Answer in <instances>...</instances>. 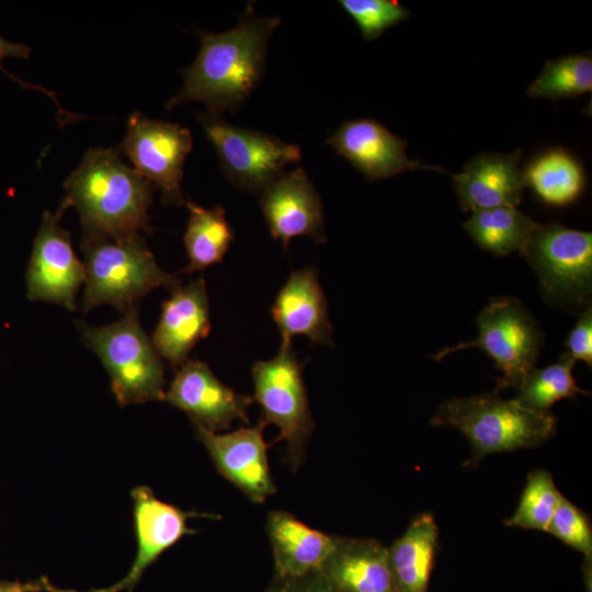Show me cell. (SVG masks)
Instances as JSON below:
<instances>
[{"label":"cell","instance_id":"6da1fadb","mask_svg":"<svg viewBox=\"0 0 592 592\" xmlns=\"http://www.w3.org/2000/svg\"><path fill=\"white\" fill-rule=\"evenodd\" d=\"M280 23V16L250 11L228 31H198V54L181 70L182 87L166 109L196 101L214 114L236 113L262 80L269 41Z\"/></svg>","mask_w":592,"mask_h":592},{"label":"cell","instance_id":"7a4b0ae2","mask_svg":"<svg viewBox=\"0 0 592 592\" xmlns=\"http://www.w3.org/2000/svg\"><path fill=\"white\" fill-rule=\"evenodd\" d=\"M59 208L75 207L83 235L150 234L153 185L128 166L116 148H89L64 183Z\"/></svg>","mask_w":592,"mask_h":592},{"label":"cell","instance_id":"3957f363","mask_svg":"<svg viewBox=\"0 0 592 592\" xmlns=\"http://www.w3.org/2000/svg\"><path fill=\"white\" fill-rule=\"evenodd\" d=\"M430 423L462 432L471 445L467 466L475 468L490 454L537 447L556 430L550 411H536L498 391L444 401Z\"/></svg>","mask_w":592,"mask_h":592},{"label":"cell","instance_id":"277c9868","mask_svg":"<svg viewBox=\"0 0 592 592\" xmlns=\"http://www.w3.org/2000/svg\"><path fill=\"white\" fill-rule=\"evenodd\" d=\"M86 281L82 310L111 305L125 312L158 287L174 289L177 276L162 270L141 235L105 237L83 235Z\"/></svg>","mask_w":592,"mask_h":592},{"label":"cell","instance_id":"5b68a950","mask_svg":"<svg viewBox=\"0 0 592 592\" xmlns=\"http://www.w3.org/2000/svg\"><path fill=\"white\" fill-rule=\"evenodd\" d=\"M83 343L100 358L121 406L164 400V365L139 321L138 307L119 320L92 327L79 323Z\"/></svg>","mask_w":592,"mask_h":592},{"label":"cell","instance_id":"8992f818","mask_svg":"<svg viewBox=\"0 0 592 592\" xmlns=\"http://www.w3.org/2000/svg\"><path fill=\"white\" fill-rule=\"evenodd\" d=\"M251 375L253 399L262 409L260 421L278 428L280 434L275 442L286 443V463L296 471L303 464L305 446L315 423L303 378V364L292 342L281 343L274 357L253 363Z\"/></svg>","mask_w":592,"mask_h":592},{"label":"cell","instance_id":"52a82bcc","mask_svg":"<svg viewBox=\"0 0 592 592\" xmlns=\"http://www.w3.org/2000/svg\"><path fill=\"white\" fill-rule=\"evenodd\" d=\"M226 179L237 189L260 194L288 164L301 159L298 145L261 130L235 126L212 112L197 115Z\"/></svg>","mask_w":592,"mask_h":592},{"label":"cell","instance_id":"ba28073f","mask_svg":"<svg viewBox=\"0 0 592 592\" xmlns=\"http://www.w3.org/2000/svg\"><path fill=\"white\" fill-rule=\"evenodd\" d=\"M478 337L474 341L446 346L431 358L441 361L459 350L478 348L494 361L502 375L496 391L519 389L535 367L540 349V332L523 305L512 297L493 298L476 318Z\"/></svg>","mask_w":592,"mask_h":592},{"label":"cell","instance_id":"9c48e42d","mask_svg":"<svg viewBox=\"0 0 592 592\" xmlns=\"http://www.w3.org/2000/svg\"><path fill=\"white\" fill-rule=\"evenodd\" d=\"M540 288L559 303L581 304L591 294L592 234L558 223L538 224L520 251Z\"/></svg>","mask_w":592,"mask_h":592},{"label":"cell","instance_id":"30bf717a","mask_svg":"<svg viewBox=\"0 0 592 592\" xmlns=\"http://www.w3.org/2000/svg\"><path fill=\"white\" fill-rule=\"evenodd\" d=\"M192 147L189 128L135 111L127 119L125 136L116 149L161 192L164 205L181 206L185 203L181 185L183 169Z\"/></svg>","mask_w":592,"mask_h":592},{"label":"cell","instance_id":"8fae6325","mask_svg":"<svg viewBox=\"0 0 592 592\" xmlns=\"http://www.w3.org/2000/svg\"><path fill=\"white\" fill-rule=\"evenodd\" d=\"M64 212L46 210L42 216L26 270V288L31 300L54 303L73 311L86 269L73 250L69 231L60 225Z\"/></svg>","mask_w":592,"mask_h":592},{"label":"cell","instance_id":"7c38bea8","mask_svg":"<svg viewBox=\"0 0 592 592\" xmlns=\"http://www.w3.org/2000/svg\"><path fill=\"white\" fill-rule=\"evenodd\" d=\"M164 400L185 412L195 425L218 432L237 420L248 423L253 398L221 383L206 363L189 358L177 368Z\"/></svg>","mask_w":592,"mask_h":592},{"label":"cell","instance_id":"4fadbf2b","mask_svg":"<svg viewBox=\"0 0 592 592\" xmlns=\"http://www.w3.org/2000/svg\"><path fill=\"white\" fill-rule=\"evenodd\" d=\"M134 502V525L137 540L135 559L124 578L116 583L87 592H134L146 569L160 555L172 547L185 535L196 531L187 526L191 517L216 519L207 513L187 512L159 500L147 486L136 487L132 491Z\"/></svg>","mask_w":592,"mask_h":592},{"label":"cell","instance_id":"5bb4252c","mask_svg":"<svg viewBox=\"0 0 592 592\" xmlns=\"http://www.w3.org/2000/svg\"><path fill=\"white\" fill-rule=\"evenodd\" d=\"M265 426L259 421L253 428L219 434L195 425L219 474L255 503H263L276 491L263 439Z\"/></svg>","mask_w":592,"mask_h":592},{"label":"cell","instance_id":"9a60e30c","mask_svg":"<svg viewBox=\"0 0 592 592\" xmlns=\"http://www.w3.org/2000/svg\"><path fill=\"white\" fill-rule=\"evenodd\" d=\"M260 207L271 236L285 249L295 237L327 240L321 196L300 167L270 183L260 193Z\"/></svg>","mask_w":592,"mask_h":592},{"label":"cell","instance_id":"2e32d148","mask_svg":"<svg viewBox=\"0 0 592 592\" xmlns=\"http://www.w3.org/2000/svg\"><path fill=\"white\" fill-rule=\"evenodd\" d=\"M328 145L367 180L378 181L418 169L448 171L411 160L407 141L372 118L344 121L327 138Z\"/></svg>","mask_w":592,"mask_h":592},{"label":"cell","instance_id":"e0dca14e","mask_svg":"<svg viewBox=\"0 0 592 592\" xmlns=\"http://www.w3.org/2000/svg\"><path fill=\"white\" fill-rule=\"evenodd\" d=\"M210 331L209 299L203 276L172 289L162 303L151 342L158 354L178 368Z\"/></svg>","mask_w":592,"mask_h":592},{"label":"cell","instance_id":"ac0fdd59","mask_svg":"<svg viewBox=\"0 0 592 592\" xmlns=\"http://www.w3.org/2000/svg\"><path fill=\"white\" fill-rule=\"evenodd\" d=\"M282 343L297 335L314 344L332 346V325L328 303L315 267H301L291 273L271 307Z\"/></svg>","mask_w":592,"mask_h":592},{"label":"cell","instance_id":"d6986e66","mask_svg":"<svg viewBox=\"0 0 592 592\" xmlns=\"http://www.w3.org/2000/svg\"><path fill=\"white\" fill-rule=\"evenodd\" d=\"M521 150L509 153H479L464 164L459 173H451L463 210L516 207L526 187L519 168Z\"/></svg>","mask_w":592,"mask_h":592},{"label":"cell","instance_id":"ffe728a7","mask_svg":"<svg viewBox=\"0 0 592 592\" xmlns=\"http://www.w3.org/2000/svg\"><path fill=\"white\" fill-rule=\"evenodd\" d=\"M335 592H396L388 547L373 538H337L317 573Z\"/></svg>","mask_w":592,"mask_h":592},{"label":"cell","instance_id":"44dd1931","mask_svg":"<svg viewBox=\"0 0 592 592\" xmlns=\"http://www.w3.org/2000/svg\"><path fill=\"white\" fill-rule=\"evenodd\" d=\"M266 527L280 580L318 573L337 545L338 536L311 528L282 510L269 513Z\"/></svg>","mask_w":592,"mask_h":592},{"label":"cell","instance_id":"7402d4cb","mask_svg":"<svg viewBox=\"0 0 592 592\" xmlns=\"http://www.w3.org/2000/svg\"><path fill=\"white\" fill-rule=\"evenodd\" d=\"M437 549L434 516L429 512L418 514L388 547L396 592H428Z\"/></svg>","mask_w":592,"mask_h":592},{"label":"cell","instance_id":"603a6c76","mask_svg":"<svg viewBox=\"0 0 592 592\" xmlns=\"http://www.w3.org/2000/svg\"><path fill=\"white\" fill-rule=\"evenodd\" d=\"M522 172L525 186L551 206L561 207L573 203L584 187L582 166L560 147L537 155Z\"/></svg>","mask_w":592,"mask_h":592},{"label":"cell","instance_id":"cb8c5ba5","mask_svg":"<svg viewBox=\"0 0 592 592\" xmlns=\"http://www.w3.org/2000/svg\"><path fill=\"white\" fill-rule=\"evenodd\" d=\"M184 205L189 212L183 236L189 263L183 272L193 273L219 263L234 241L235 232L221 205L206 208L192 200H185Z\"/></svg>","mask_w":592,"mask_h":592},{"label":"cell","instance_id":"d4e9b609","mask_svg":"<svg viewBox=\"0 0 592 592\" xmlns=\"http://www.w3.org/2000/svg\"><path fill=\"white\" fill-rule=\"evenodd\" d=\"M537 223L516 207H496L474 212L464 228L483 250L503 257L521 251Z\"/></svg>","mask_w":592,"mask_h":592},{"label":"cell","instance_id":"484cf974","mask_svg":"<svg viewBox=\"0 0 592 592\" xmlns=\"http://www.w3.org/2000/svg\"><path fill=\"white\" fill-rule=\"evenodd\" d=\"M574 363L568 353H563L554 364L544 368L534 367L522 382L514 399L528 409L544 412L563 398L589 395L573 378Z\"/></svg>","mask_w":592,"mask_h":592},{"label":"cell","instance_id":"4316f807","mask_svg":"<svg viewBox=\"0 0 592 592\" xmlns=\"http://www.w3.org/2000/svg\"><path fill=\"white\" fill-rule=\"evenodd\" d=\"M592 91V57L572 54L547 60L538 77L527 88L532 98L559 100Z\"/></svg>","mask_w":592,"mask_h":592},{"label":"cell","instance_id":"83f0119b","mask_svg":"<svg viewBox=\"0 0 592 592\" xmlns=\"http://www.w3.org/2000/svg\"><path fill=\"white\" fill-rule=\"evenodd\" d=\"M561 498L553 475L546 469H534L527 474L516 509L504 524L547 532Z\"/></svg>","mask_w":592,"mask_h":592},{"label":"cell","instance_id":"f1b7e54d","mask_svg":"<svg viewBox=\"0 0 592 592\" xmlns=\"http://www.w3.org/2000/svg\"><path fill=\"white\" fill-rule=\"evenodd\" d=\"M341 8L352 18L364 39L373 41L387 29L406 21L411 12L392 0H341Z\"/></svg>","mask_w":592,"mask_h":592},{"label":"cell","instance_id":"f546056e","mask_svg":"<svg viewBox=\"0 0 592 592\" xmlns=\"http://www.w3.org/2000/svg\"><path fill=\"white\" fill-rule=\"evenodd\" d=\"M546 533L582 554L585 563L590 568L592 560V526L590 517L565 496H562Z\"/></svg>","mask_w":592,"mask_h":592},{"label":"cell","instance_id":"4dcf8cb0","mask_svg":"<svg viewBox=\"0 0 592 592\" xmlns=\"http://www.w3.org/2000/svg\"><path fill=\"white\" fill-rule=\"evenodd\" d=\"M566 345L568 354L574 360L583 361L589 366L592 365V310L591 307L579 317L577 323L570 331Z\"/></svg>","mask_w":592,"mask_h":592},{"label":"cell","instance_id":"1f68e13d","mask_svg":"<svg viewBox=\"0 0 592 592\" xmlns=\"http://www.w3.org/2000/svg\"><path fill=\"white\" fill-rule=\"evenodd\" d=\"M280 580V579H278ZM267 592H335L317 573L298 579L280 580Z\"/></svg>","mask_w":592,"mask_h":592},{"label":"cell","instance_id":"d6a6232c","mask_svg":"<svg viewBox=\"0 0 592 592\" xmlns=\"http://www.w3.org/2000/svg\"><path fill=\"white\" fill-rule=\"evenodd\" d=\"M0 592H78L64 590L55 587L47 578H39L33 581H9L0 580Z\"/></svg>","mask_w":592,"mask_h":592},{"label":"cell","instance_id":"836d02e7","mask_svg":"<svg viewBox=\"0 0 592 592\" xmlns=\"http://www.w3.org/2000/svg\"><path fill=\"white\" fill-rule=\"evenodd\" d=\"M31 48L22 43L9 42L0 35V70L4 71L1 61L7 57L29 59Z\"/></svg>","mask_w":592,"mask_h":592}]
</instances>
